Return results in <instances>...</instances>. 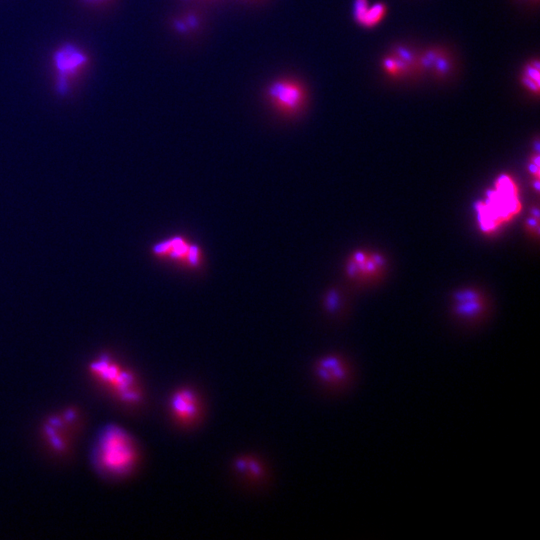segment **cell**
I'll use <instances>...</instances> for the list:
<instances>
[{"instance_id":"obj_1","label":"cell","mask_w":540,"mask_h":540,"mask_svg":"<svg viewBox=\"0 0 540 540\" xmlns=\"http://www.w3.org/2000/svg\"><path fill=\"white\" fill-rule=\"evenodd\" d=\"M521 207L517 183L510 175H500L486 197L475 206L480 229L485 233L496 231L512 220Z\"/></svg>"},{"instance_id":"obj_2","label":"cell","mask_w":540,"mask_h":540,"mask_svg":"<svg viewBox=\"0 0 540 540\" xmlns=\"http://www.w3.org/2000/svg\"><path fill=\"white\" fill-rule=\"evenodd\" d=\"M53 90L58 97H67L74 85L84 76L91 65L89 53L74 42H64L51 55Z\"/></svg>"},{"instance_id":"obj_3","label":"cell","mask_w":540,"mask_h":540,"mask_svg":"<svg viewBox=\"0 0 540 540\" xmlns=\"http://www.w3.org/2000/svg\"><path fill=\"white\" fill-rule=\"evenodd\" d=\"M138 458L132 437L123 429L110 426L100 437L97 460L102 469L115 475L131 471Z\"/></svg>"},{"instance_id":"obj_4","label":"cell","mask_w":540,"mask_h":540,"mask_svg":"<svg viewBox=\"0 0 540 540\" xmlns=\"http://www.w3.org/2000/svg\"><path fill=\"white\" fill-rule=\"evenodd\" d=\"M314 376L323 390L341 395L352 390L359 380V370L354 360L342 353L331 352L317 359Z\"/></svg>"},{"instance_id":"obj_5","label":"cell","mask_w":540,"mask_h":540,"mask_svg":"<svg viewBox=\"0 0 540 540\" xmlns=\"http://www.w3.org/2000/svg\"><path fill=\"white\" fill-rule=\"evenodd\" d=\"M267 99L278 113L284 116H295L306 105L307 91L296 79L279 78L268 86Z\"/></svg>"},{"instance_id":"obj_6","label":"cell","mask_w":540,"mask_h":540,"mask_svg":"<svg viewBox=\"0 0 540 540\" xmlns=\"http://www.w3.org/2000/svg\"><path fill=\"white\" fill-rule=\"evenodd\" d=\"M152 254L157 259L185 269L196 270L204 263V254L200 247L183 236H172L158 242L153 246Z\"/></svg>"},{"instance_id":"obj_7","label":"cell","mask_w":540,"mask_h":540,"mask_svg":"<svg viewBox=\"0 0 540 540\" xmlns=\"http://www.w3.org/2000/svg\"><path fill=\"white\" fill-rule=\"evenodd\" d=\"M419 51L407 44H397L384 55L380 62L382 72L391 80L406 81L421 76Z\"/></svg>"},{"instance_id":"obj_8","label":"cell","mask_w":540,"mask_h":540,"mask_svg":"<svg viewBox=\"0 0 540 540\" xmlns=\"http://www.w3.org/2000/svg\"><path fill=\"white\" fill-rule=\"evenodd\" d=\"M451 313L461 325L477 327L488 317L489 307L483 294L467 289L454 295Z\"/></svg>"},{"instance_id":"obj_9","label":"cell","mask_w":540,"mask_h":540,"mask_svg":"<svg viewBox=\"0 0 540 540\" xmlns=\"http://www.w3.org/2000/svg\"><path fill=\"white\" fill-rule=\"evenodd\" d=\"M418 62L421 75L426 74L439 81L450 79L456 69L452 53L440 46L419 51Z\"/></svg>"},{"instance_id":"obj_10","label":"cell","mask_w":540,"mask_h":540,"mask_svg":"<svg viewBox=\"0 0 540 540\" xmlns=\"http://www.w3.org/2000/svg\"><path fill=\"white\" fill-rule=\"evenodd\" d=\"M384 263L385 260L380 254L356 251L350 256L346 270L351 278L369 280L380 275Z\"/></svg>"},{"instance_id":"obj_11","label":"cell","mask_w":540,"mask_h":540,"mask_svg":"<svg viewBox=\"0 0 540 540\" xmlns=\"http://www.w3.org/2000/svg\"><path fill=\"white\" fill-rule=\"evenodd\" d=\"M170 406L174 417L184 425L195 422L198 417L199 401L191 389L177 390L171 397Z\"/></svg>"},{"instance_id":"obj_12","label":"cell","mask_w":540,"mask_h":540,"mask_svg":"<svg viewBox=\"0 0 540 540\" xmlns=\"http://www.w3.org/2000/svg\"><path fill=\"white\" fill-rule=\"evenodd\" d=\"M387 6L384 3L376 2L370 5L368 0H354L353 18L365 28L377 26L386 16Z\"/></svg>"},{"instance_id":"obj_13","label":"cell","mask_w":540,"mask_h":540,"mask_svg":"<svg viewBox=\"0 0 540 540\" xmlns=\"http://www.w3.org/2000/svg\"><path fill=\"white\" fill-rule=\"evenodd\" d=\"M520 84L525 91L538 95L539 93V62L532 60L527 62L520 73Z\"/></svg>"},{"instance_id":"obj_14","label":"cell","mask_w":540,"mask_h":540,"mask_svg":"<svg viewBox=\"0 0 540 540\" xmlns=\"http://www.w3.org/2000/svg\"><path fill=\"white\" fill-rule=\"evenodd\" d=\"M80 4L89 8H102L113 2V0H77Z\"/></svg>"}]
</instances>
